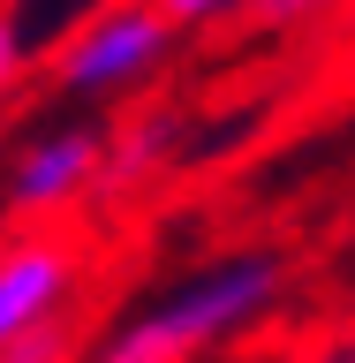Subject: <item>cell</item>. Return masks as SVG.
Returning a JSON list of instances; mask_svg holds the SVG:
<instances>
[{"instance_id": "cell-5", "label": "cell", "mask_w": 355, "mask_h": 363, "mask_svg": "<svg viewBox=\"0 0 355 363\" xmlns=\"http://www.w3.org/2000/svg\"><path fill=\"white\" fill-rule=\"evenodd\" d=\"M174 30H204V23H227V16H257V0H152Z\"/></svg>"}, {"instance_id": "cell-4", "label": "cell", "mask_w": 355, "mask_h": 363, "mask_svg": "<svg viewBox=\"0 0 355 363\" xmlns=\"http://www.w3.org/2000/svg\"><path fill=\"white\" fill-rule=\"evenodd\" d=\"M98 182H106V129L61 121V129H38V136H23V144H16L0 197H8L16 220H45V212L84 204Z\"/></svg>"}, {"instance_id": "cell-9", "label": "cell", "mask_w": 355, "mask_h": 363, "mask_svg": "<svg viewBox=\"0 0 355 363\" xmlns=\"http://www.w3.org/2000/svg\"><path fill=\"white\" fill-rule=\"evenodd\" d=\"M325 363H355V340H348V348H333V356H325Z\"/></svg>"}, {"instance_id": "cell-3", "label": "cell", "mask_w": 355, "mask_h": 363, "mask_svg": "<svg viewBox=\"0 0 355 363\" xmlns=\"http://www.w3.org/2000/svg\"><path fill=\"white\" fill-rule=\"evenodd\" d=\"M84 295V250L53 227H23L0 242V356L30 340L38 325H61Z\"/></svg>"}, {"instance_id": "cell-2", "label": "cell", "mask_w": 355, "mask_h": 363, "mask_svg": "<svg viewBox=\"0 0 355 363\" xmlns=\"http://www.w3.org/2000/svg\"><path fill=\"white\" fill-rule=\"evenodd\" d=\"M174 38L181 30L159 16L152 0H113V8L84 16L53 45L45 76H53V91H68V99H129V91H144L159 68H167Z\"/></svg>"}, {"instance_id": "cell-7", "label": "cell", "mask_w": 355, "mask_h": 363, "mask_svg": "<svg viewBox=\"0 0 355 363\" xmlns=\"http://www.w3.org/2000/svg\"><path fill=\"white\" fill-rule=\"evenodd\" d=\"M16 76H23V30H16V16H0V99L16 91Z\"/></svg>"}, {"instance_id": "cell-8", "label": "cell", "mask_w": 355, "mask_h": 363, "mask_svg": "<svg viewBox=\"0 0 355 363\" xmlns=\"http://www.w3.org/2000/svg\"><path fill=\"white\" fill-rule=\"evenodd\" d=\"M325 8H340V0H257L265 23H310V16H325Z\"/></svg>"}, {"instance_id": "cell-6", "label": "cell", "mask_w": 355, "mask_h": 363, "mask_svg": "<svg viewBox=\"0 0 355 363\" xmlns=\"http://www.w3.org/2000/svg\"><path fill=\"white\" fill-rule=\"evenodd\" d=\"M0 363H76V348H68V318H61V325H38L30 340H16Z\"/></svg>"}, {"instance_id": "cell-1", "label": "cell", "mask_w": 355, "mask_h": 363, "mask_svg": "<svg viewBox=\"0 0 355 363\" xmlns=\"http://www.w3.org/2000/svg\"><path fill=\"white\" fill-rule=\"evenodd\" d=\"M280 288H288V257L235 250L220 265L174 280L167 295H152L144 311H129L98 348H84V363H197L227 340H242L280 303Z\"/></svg>"}]
</instances>
